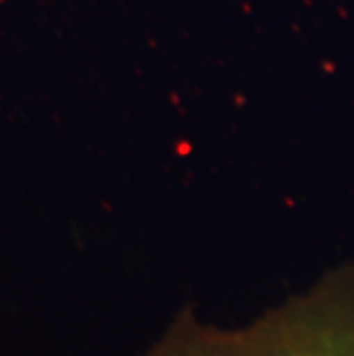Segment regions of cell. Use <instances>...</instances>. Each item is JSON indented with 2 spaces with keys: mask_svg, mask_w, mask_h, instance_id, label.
<instances>
[{
  "mask_svg": "<svg viewBox=\"0 0 354 356\" xmlns=\"http://www.w3.org/2000/svg\"><path fill=\"white\" fill-rule=\"evenodd\" d=\"M145 356H354V287H331L239 329L182 317Z\"/></svg>",
  "mask_w": 354,
  "mask_h": 356,
  "instance_id": "cell-1",
  "label": "cell"
}]
</instances>
